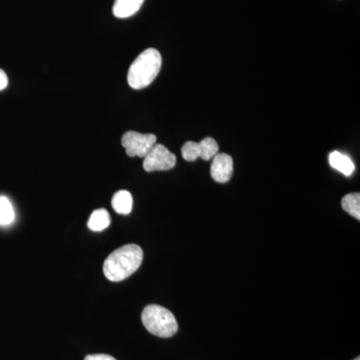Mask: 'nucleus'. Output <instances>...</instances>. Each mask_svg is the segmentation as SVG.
<instances>
[{
	"label": "nucleus",
	"mask_w": 360,
	"mask_h": 360,
	"mask_svg": "<svg viewBox=\"0 0 360 360\" xmlns=\"http://www.w3.org/2000/svg\"><path fill=\"white\" fill-rule=\"evenodd\" d=\"M110 224V215L104 208L94 210L90 215L89 220V229L90 231L99 232L108 229Z\"/></svg>",
	"instance_id": "nucleus-10"
},
{
	"label": "nucleus",
	"mask_w": 360,
	"mask_h": 360,
	"mask_svg": "<svg viewBox=\"0 0 360 360\" xmlns=\"http://www.w3.org/2000/svg\"><path fill=\"white\" fill-rule=\"evenodd\" d=\"M176 165V156L162 144H155L146 155L143 168L146 172H165Z\"/></svg>",
	"instance_id": "nucleus-5"
},
{
	"label": "nucleus",
	"mask_w": 360,
	"mask_h": 360,
	"mask_svg": "<svg viewBox=\"0 0 360 360\" xmlns=\"http://www.w3.org/2000/svg\"><path fill=\"white\" fill-rule=\"evenodd\" d=\"M156 136L153 134H142L136 131H127L123 134L122 144L130 158H144L156 144Z\"/></svg>",
	"instance_id": "nucleus-4"
},
{
	"label": "nucleus",
	"mask_w": 360,
	"mask_h": 360,
	"mask_svg": "<svg viewBox=\"0 0 360 360\" xmlns=\"http://www.w3.org/2000/svg\"><path fill=\"white\" fill-rule=\"evenodd\" d=\"M162 65L160 52L155 49H148L141 52L127 73V82L134 89H142L153 84Z\"/></svg>",
	"instance_id": "nucleus-2"
},
{
	"label": "nucleus",
	"mask_w": 360,
	"mask_h": 360,
	"mask_svg": "<svg viewBox=\"0 0 360 360\" xmlns=\"http://www.w3.org/2000/svg\"><path fill=\"white\" fill-rule=\"evenodd\" d=\"M143 251L141 246L127 245L113 251L103 264V274L113 283L124 281L141 267Z\"/></svg>",
	"instance_id": "nucleus-1"
},
{
	"label": "nucleus",
	"mask_w": 360,
	"mask_h": 360,
	"mask_svg": "<svg viewBox=\"0 0 360 360\" xmlns=\"http://www.w3.org/2000/svg\"><path fill=\"white\" fill-rule=\"evenodd\" d=\"M210 174L219 184L229 181L233 174V160L231 156L226 153H217L213 158Z\"/></svg>",
	"instance_id": "nucleus-6"
},
{
	"label": "nucleus",
	"mask_w": 360,
	"mask_h": 360,
	"mask_svg": "<svg viewBox=\"0 0 360 360\" xmlns=\"http://www.w3.org/2000/svg\"><path fill=\"white\" fill-rule=\"evenodd\" d=\"M144 328L158 338H172L179 330V323L172 311L158 304L148 305L141 314Z\"/></svg>",
	"instance_id": "nucleus-3"
},
{
	"label": "nucleus",
	"mask_w": 360,
	"mask_h": 360,
	"mask_svg": "<svg viewBox=\"0 0 360 360\" xmlns=\"http://www.w3.org/2000/svg\"><path fill=\"white\" fill-rule=\"evenodd\" d=\"M13 206L6 196H0V225H9L14 220Z\"/></svg>",
	"instance_id": "nucleus-13"
},
{
	"label": "nucleus",
	"mask_w": 360,
	"mask_h": 360,
	"mask_svg": "<svg viewBox=\"0 0 360 360\" xmlns=\"http://www.w3.org/2000/svg\"><path fill=\"white\" fill-rule=\"evenodd\" d=\"M144 0H115L113 14L117 18H127L134 15L141 9Z\"/></svg>",
	"instance_id": "nucleus-7"
},
{
	"label": "nucleus",
	"mask_w": 360,
	"mask_h": 360,
	"mask_svg": "<svg viewBox=\"0 0 360 360\" xmlns=\"http://www.w3.org/2000/svg\"><path fill=\"white\" fill-rule=\"evenodd\" d=\"M341 206L345 212L349 213L354 219H360V194L359 193L345 195L341 200Z\"/></svg>",
	"instance_id": "nucleus-11"
},
{
	"label": "nucleus",
	"mask_w": 360,
	"mask_h": 360,
	"mask_svg": "<svg viewBox=\"0 0 360 360\" xmlns=\"http://www.w3.org/2000/svg\"><path fill=\"white\" fill-rule=\"evenodd\" d=\"M198 146H200V158H202L203 160H210L219 153V144L212 137L202 139L198 142Z\"/></svg>",
	"instance_id": "nucleus-12"
},
{
	"label": "nucleus",
	"mask_w": 360,
	"mask_h": 360,
	"mask_svg": "<svg viewBox=\"0 0 360 360\" xmlns=\"http://www.w3.org/2000/svg\"><path fill=\"white\" fill-rule=\"evenodd\" d=\"M111 205H112L113 210H115L118 214H129L132 210V205H134L131 193L127 191H117V193L113 195Z\"/></svg>",
	"instance_id": "nucleus-9"
},
{
	"label": "nucleus",
	"mask_w": 360,
	"mask_h": 360,
	"mask_svg": "<svg viewBox=\"0 0 360 360\" xmlns=\"http://www.w3.org/2000/svg\"><path fill=\"white\" fill-rule=\"evenodd\" d=\"M7 84H8V77L4 70H0V90L6 89Z\"/></svg>",
	"instance_id": "nucleus-16"
},
{
	"label": "nucleus",
	"mask_w": 360,
	"mask_h": 360,
	"mask_svg": "<svg viewBox=\"0 0 360 360\" xmlns=\"http://www.w3.org/2000/svg\"><path fill=\"white\" fill-rule=\"evenodd\" d=\"M84 360H116L115 357L108 354H89L85 356Z\"/></svg>",
	"instance_id": "nucleus-15"
},
{
	"label": "nucleus",
	"mask_w": 360,
	"mask_h": 360,
	"mask_svg": "<svg viewBox=\"0 0 360 360\" xmlns=\"http://www.w3.org/2000/svg\"><path fill=\"white\" fill-rule=\"evenodd\" d=\"M181 155L184 160L195 161L200 158V146L198 142L187 141L181 148Z\"/></svg>",
	"instance_id": "nucleus-14"
},
{
	"label": "nucleus",
	"mask_w": 360,
	"mask_h": 360,
	"mask_svg": "<svg viewBox=\"0 0 360 360\" xmlns=\"http://www.w3.org/2000/svg\"><path fill=\"white\" fill-rule=\"evenodd\" d=\"M329 163L331 167L335 169L338 170L341 174H345V176H350L354 174L355 167L354 163L352 162L348 156L338 153V151H333L329 155Z\"/></svg>",
	"instance_id": "nucleus-8"
},
{
	"label": "nucleus",
	"mask_w": 360,
	"mask_h": 360,
	"mask_svg": "<svg viewBox=\"0 0 360 360\" xmlns=\"http://www.w3.org/2000/svg\"><path fill=\"white\" fill-rule=\"evenodd\" d=\"M354 360H360V357H356V359H354Z\"/></svg>",
	"instance_id": "nucleus-17"
}]
</instances>
